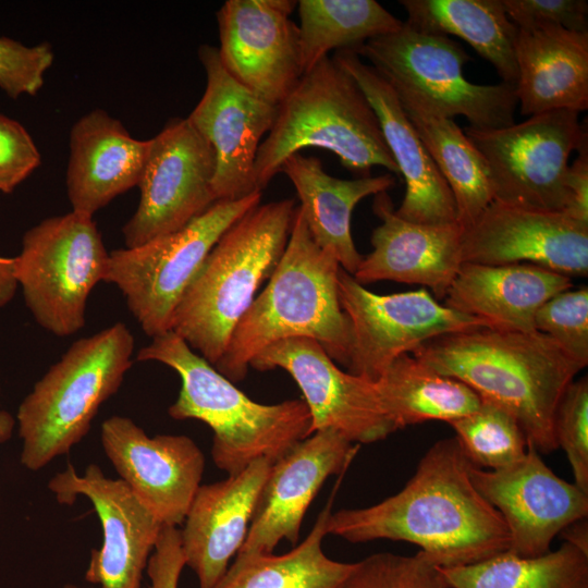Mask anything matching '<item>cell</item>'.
I'll return each mask as SVG.
<instances>
[{
    "instance_id": "obj_3",
    "label": "cell",
    "mask_w": 588,
    "mask_h": 588,
    "mask_svg": "<svg viewBox=\"0 0 588 588\" xmlns=\"http://www.w3.org/2000/svg\"><path fill=\"white\" fill-rule=\"evenodd\" d=\"M340 268L336 259L315 243L296 207L275 270L237 322L213 367L230 381L238 382L261 351L292 338L317 341L333 362L347 367L352 328L339 301Z\"/></svg>"
},
{
    "instance_id": "obj_27",
    "label": "cell",
    "mask_w": 588,
    "mask_h": 588,
    "mask_svg": "<svg viewBox=\"0 0 588 588\" xmlns=\"http://www.w3.org/2000/svg\"><path fill=\"white\" fill-rule=\"evenodd\" d=\"M572 285L569 277L531 264L463 262L443 305L489 328L531 332L539 307Z\"/></svg>"
},
{
    "instance_id": "obj_2",
    "label": "cell",
    "mask_w": 588,
    "mask_h": 588,
    "mask_svg": "<svg viewBox=\"0 0 588 588\" xmlns=\"http://www.w3.org/2000/svg\"><path fill=\"white\" fill-rule=\"evenodd\" d=\"M411 354L507 409L538 452L559 448L555 409L583 368L546 334L479 327L436 336Z\"/></svg>"
},
{
    "instance_id": "obj_11",
    "label": "cell",
    "mask_w": 588,
    "mask_h": 588,
    "mask_svg": "<svg viewBox=\"0 0 588 588\" xmlns=\"http://www.w3.org/2000/svg\"><path fill=\"white\" fill-rule=\"evenodd\" d=\"M578 114L553 110L504 127L464 130L485 161L493 200L544 211L565 210L568 158L588 140Z\"/></svg>"
},
{
    "instance_id": "obj_10",
    "label": "cell",
    "mask_w": 588,
    "mask_h": 588,
    "mask_svg": "<svg viewBox=\"0 0 588 588\" xmlns=\"http://www.w3.org/2000/svg\"><path fill=\"white\" fill-rule=\"evenodd\" d=\"M109 253L93 217L71 211L25 232L15 279L36 322L57 336L85 326L86 304L105 281Z\"/></svg>"
},
{
    "instance_id": "obj_22",
    "label": "cell",
    "mask_w": 588,
    "mask_h": 588,
    "mask_svg": "<svg viewBox=\"0 0 588 588\" xmlns=\"http://www.w3.org/2000/svg\"><path fill=\"white\" fill-rule=\"evenodd\" d=\"M332 59L356 81L367 97L400 176L404 179L405 195L395 209L396 215L415 223L457 222L454 197L408 120L393 86L352 49L338 50Z\"/></svg>"
},
{
    "instance_id": "obj_42",
    "label": "cell",
    "mask_w": 588,
    "mask_h": 588,
    "mask_svg": "<svg viewBox=\"0 0 588 588\" xmlns=\"http://www.w3.org/2000/svg\"><path fill=\"white\" fill-rule=\"evenodd\" d=\"M184 566L180 530L163 526L146 566L149 588H177Z\"/></svg>"
},
{
    "instance_id": "obj_1",
    "label": "cell",
    "mask_w": 588,
    "mask_h": 588,
    "mask_svg": "<svg viewBox=\"0 0 588 588\" xmlns=\"http://www.w3.org/2000/svg\"><path fill=\"white\" fill-rule=\"evenodd\" d=\"M473 463L457 439L440 440L394 495L363 509L330 514L328 535L350 542L390 539L414 543L440 568L465 566L510 550L500 513L477 491Z\"/></svg>"
},
{
    "instance_id": "obj_24",
    "label": "cell",
    "mask_w": 588,
    "mask_h": 588,
    "mask_svg": "<svg viewBox=\"0 0 588 588\" xmlns=\"http://www.w3.org/2000/svg\"><path fill=\"white\" fill-rule=\"evenodd\" d=\"M272 462L260 458L225 480L199 486L180 530L185 565L212 588L243 546Z\"/></svg>"
},
{
    "instance_id": "obj_34",
    "label": "cell",
    "mask_w": 588,
    "mask_h": 588,
    "mask_svg": "<svg viewBox=\"0 0 588 588\" xmlns=\"http://www.w3.org/2000/svg\"><path fill=\"white\" fill-rule=\"evenodd\" d=\"M441 571L451 588H588V554L567 541L539 556L506 551Z\"/></svg>"
},
{
    "instance_id": "obj_33",
    "label": "cell",
    "mask_w": 588,
    "mask_h": 588,
    "mask_svg": "<svg viewBox=\"0 0 588 588\" xmlns=\"http://www.w3.org/2000/svg\"><path fill=\"white\" fill-rule=\"evenodd\" d=\"M297 9L304 73L331 50L354 49L403 25L375 0H301Z\"/></svg>"
},
{
    "instance_id": "obj_13",
    "label": "cell",
    "mask_w": 588,
    "mask_h": 588,
    "mask_svg": "<svg viewBox=\"0 0 588 588\" xmlns=\"http://www.w3.org/2000/svg\"><path fill=\"white\" fill-rule=\"evenodd\" d=\"M211 146L187 118L173 119L149 139L137 186L138 207L122 229L127 248L183 228L215 201Z\"/></svg>"
},
{
    "instance_id": "obj_46",
    "label": "cell",
    "mask_w": 588,
    "mask_h": 588,
    "mask_svg": "<svg viewBox=\"0 0 588 588\" xmlns=\"http://www.w3.org/2000/svg\"><path fill=\"white\" fill-rule=\"evenodd\" d=\"M16 426V418L0 408V444L10 440Z\"/></svg>"
},
{
    "instance_id": "obj_4",
    "label": "cell",
    "mask_w": 588,
    "mask_h": 588,
    "mask_svg": "<svg viewBox=\"0 0 588 588\" xmlns=\"http://www.w3.org/2000/svg\"><path fill=\"white\" fill-rule=\"evenodd\" d=\"M136 360L171 367L181 389L169 407L174 419H198L213 431L211 456L228 475L266 458L274 463L310 436L311 418L303 400L266 405L250 400L174 332L152 338Z\"/></svg>"
},
{
    "instance_id": "obj_19",
    "label": "cell",
    "mask_w": 588,
    "mask_h": 588,
    "mask_svg": "<svg viewBox=\"0 0 588 588\" xmlns=\"http://www.w3.org/2000/svg\"><path fill=\"white\" fill-rule=\"evenodd\" d=\"M462 261L531 264L567 277L588 274V223L564 212L491 201L462 228Z\"/></svg>"
},
{
    "instance_id": "obj_39",
    "label": "cell",
    "mask_w": 588,
    "mask_h": 588,
    "mask_svg": "<svg viewBox=\"0 0 588 588\" xmlns=\"http://www.w3.org/2000/svg\"><path fill=\"white\" fill-rule=\"evenodd\" d=\"M53 58L48 42L26 46L12 38L0 37V88L13 99L36 95Z\"/></svg>"
},
{
    "instance_id": "obj_6",
    "label": "cell",
    "mask_w": 588,
    "mask_h": 588,
    "mask_svg": "<svg viewBox=\"0 0 588 588\" xmlns=\"http://www.w3.org/2000/svg\"><path fill=\"white\" fill-rule=\"evenodd\" d=\"M307 147L333 152L360 177L369 176L375 166L400 176L367 97L329 56L306 71L278 105L274 123L255 160V188L262 192L284 160Z\"/></svg>"
},
{
    "instance_id": "obj_43",
    "label": "cell",
    "mask_w": 588,
    "mask_h": 588,
    "mask_svg": "<svg viewBox=\"0 0 588 588\" xmlns=\"http://www.w3.org/2000/svg\"><path fill=\"white\" fill-rule=\"evenodd\" d=\"M577 152L576 159L567 168L565 184L568 199L563 212L577 221L588 223V140Z\"/></svg>"
},
{
    "instance_id": "obj_35",
    "label": "cell",
    "mask_w": 588,
    "mask_h": 588,
    "mask_svg": "<svg viewBox=\"0 0 588 588\" xmlns=\"http://www.w3.org/2000/svg\"><path fill=\"white\" fill-rule=\"evenodd\" d=\"M461 448L476 466L502 469L519 462L528 442L517 419L501 405L481 399L473 414L450 424Z\"/></svg>"
},
{
    "instance_id": "obj_15",
    "label": "cell",
    "mask_w": 588,
    "mask_h": 588,
    "mask_svg": "<svg viewBox=\"0 0 588 588\" xmlns=\"http://www.w3.org/2000/svg\"><path fill=\"white\" fill-rule=\"evenodd\" d=\"M198 58L206 88L187 119L213 150L216 199H240L259 192L253 181L255 160L278 106L237 82L223 66L218 48L203 45Z\"/></svg>"
},
{
    "instance_id": "obj_26",
    "label": "cell",
    "mask_w": 588,
    "mask_h": 588,
    "mask_svg": "<svg viewBox=\"0 0 588 588\" xmlns=\"http://www.w3.org/2000/svg\"><path fill=\"white\" fill-rule=\"evenodd\" d=\"M515 95L523 115L588 109V32L517 27Z\"/></svg>"
},
{
    "instance_id": "obj_36",
    "label": "cell",
    "mask_w": 588,
    "mask_h": 588,
    "mask_svg": "<svg viewBox=\"0 0 588 588\" xmlns=\"http://www.w3.org/2000/svg\"><path fill=\"white\" fill-rule=\"evenodd\" d=\"M341 588H451L440 567L414 555L376 553L353 564Z\"/></svg>"
},
{
    "instance_id": "obj_16",
    "label": "cell",
    "mask_w": 588,
    "mask_h": 588,
    "mask_svg": "<svg viewBox=\"0 0 588 588\" xmlns=\"http://www.w3.org/2000/svg\"><path fill=\"white\" fill-rule=\"evenodd\" d=\"M61 504L87 498L98 515L103 540L90 551L85 579L100 588H140L142 575L163 525L120 478L95 464L83 475L69 464L48 482Z\"/></svg>"
},
{
    "instance_id": "obj_30",
    "label": "cell",
    "mask_w": 588,
    "mask_h": 588,
    "mask_svg": "<svg viewBox=\"0 0 588 588\" xmlns=\"http://www.w3.org/2000/svg\"><path fill=\"white\" fill-rule=\"evenodd\" d=\"M400 4L407 13V26L462 38L492 64L503 83L515 86L517 26L502 0H401Z\"/></svg>"
},
{
    "instance_id": "obj_18",
    "label": "cell",
    "mask_w": 588,
    "mask_h": 588,
    "mask_svg": "<svg viewBox=\"0 0 588 588\" xmlns=\"http://www.w3.org/2000/svg\"><path fill=\"white\" fill-rule=\"evenodd\" d=\"M293 0H228L217 12L220 60L243 86L279 105L304 74Z\"/></svg>"
},
{
    "instance_id": "obj_44",
    "label": "cell",
    "mask_w": 588,
    "mask_h": 588,
    "mask_svg": "<svg viewBox=\"0 0 588 588\" xmlns=\"http://www.w3.org/2000/svg\"><path fill=\"white\" fill-rule=\"evenodd\" d=\"M17 286L14 257H0V308L12 301Z\"/></svg>"
},
{
    "instance_id": "obj_45",
    "label": "cell",
    "mask_w": 588,
    "mask_h": 588,
    "mask_svg": "<svg viewBox=\"0 0 588 588\" xmlns=\"http://www.w3.org/2000/svg\"><path fill=\"white\" fill-rule=\"evenodd\" d=\"M566 541L588 554V531L586 518L579 519L562 530Z\"/></svg>"
},
{
    "instance_id": "obj_17",
    "label": "cell",
    "mask_w": 588,
    "mask_h": 588,
    "mask_svg": "<svg viewBox=\"0 0 588 588\" xmlns=\"http://www.w3.org/2000/svg\"><path fill=\"white\" fill-rule=\"evenodd\" d=\"M469 477L504 519L509 552L517 556L549 552L558 534L588 514V493L556 476L531 445L519 462L502 469L483 470L473 464Z\"/></svg>"
},
{
    "instance_id": "obj_8",
    "label": "cell",
    "mask_w": 588,
    "mask_h": 588,
    "mask_svg": "<svg viewBox=\"0 0 588 588\" xmlns=\"http://www.w3.org/2000/svg\"><path fill=\"white\" fill-rule=\"evenodd\" d=\"M352 50L392 86L416 94L448 118L463 115L470 127L479 130L515 123V86L467 81L464 66L470 57L449 36L418 32L403 22L400 29Z\"/></svg>"
},
{
    "instance_id": "obj_25",
    "label": "cell",
    "mask_w": 588,
    "mask_h": 588,
    "mask_svg": "<svg viewBox=\"0 0 588 588\" xmlns=\"http://www.w3.org/2000/svg\"><path fill=\"white\" fill-rule=\"evenodd\" d=\"M149 139L131 136L102 109L79 118L70 133L66 192L72 211L93 217L117 196L137 186Z\"/></svg>"
},
{
    "instance_id": "obj_38",
    "label": "cell",
    "mask_w": 588,
    "mask_h": 588,
    "mask_svg": "<svg viewBox=\"0 0 588 588\" xmlns=\"http://www.w3.org/2000/svg\"><path fill=\"white\" fill-rule=\"evenodd\" d=\"M554 436L571 464L574 483L588 493V380H573L554 414Z\"/></svg>"
},
{
    "instance_id": "obj_23",
    "label": "cell",
    "mask_w": 588,
    "mask_h": 588,
    "mask_svg": "<svg viewBox=\"0 0 588 588\" xmlns=\"http://www.w3.org/2000/svg\"><path fill=\"white\" fill-rule=\"evenodd\" d=\"M372 210L381 224L372 231V250L363 256L354 279L363 285L382 280L420 284L444 299L463 264L462 226L404 220L388 192L375 195Z\"/></svg>"
},
{
    "instance_id": "obj_47",
    "label": "cell",
    "mask_w": 588,
    "mask_h": 588,
    "mask_svg": "<svg viewBox=\"0 0 588 588\" xmlns=\"http://www.w3.org/2000/svg\"><path fill=\"white\" fill-rule=\"evenodd\" d=\"M62 588H81V587L75 586L73 584H65Z\"/></svg>"
},
{
    "instance_id": "obj_37",
    "label": "cell",
    "mask_w": 588,
    "mask_h": 588,
    "mask_svg": "<svg viewBox=\"0 0 588 588\" xmlns=\"http://www.w3.org/2000/svg\"><path fill=\"white\" fill-rule=\"evenodd\" d=\"M535 330L552 339L583 369L588 364V287L565 290L544 302Z\"/></svg>"
},
{
    "instance_id": "obj_32",
    "label": "cell",
    "mask_w": 588,
    "mask_h": 588,
    "mask_svg": "<svg viewBox=\"0 0 588 588\" xmlns=\"http://www.w3.org/2000/svg\"><path fill=\"white\" fill-rule=\"evenodd\" d=\"M331 502L298 546L281 555L236 554L212 588H341L354 563L334 561L322 550Z\"/></svg>"
},
{
    "instance_id": "obj_31",
    "label": "cell",
    "mask_w": 588,
    "mask_h": 588,
    "mask_svg": "<svg viewBox=\"0 0 588 588\" xmlns=\"http://www.w3.org/2000/svg\"><path fill=\"white\" fill-rule=\"evenodd\" d=\"M376 385L397 429L428 420L451 424L481 404L479 394L467 384L438 373L409 353L395 358Z\"/></svg>"
},
{
    "instance_id": "obj_9",
    "label": "cell",
    "mask_w": 588,
    "mask_h": 588,
    "mask_svg": "<svg viewBox=\"0 0 588 588\" xmlns=\"http://www.w3.org/2000/svg\"><path fill=\"white\" fill-rule=\"evenodd\" d=\"M260 200L261 192L217 200L175 232L109 253L105 282L119 287L148 336L170 331L173 313L209 252Z\"/></svg>"
},
{
    "instance_id": "obj_20",
    "label": "cell",
    "mask_w": 588,
    "mask_h": 588,
    "mask_svg": "<svg viewBox=\"0 0 588 588\" xmlns=\"http://www.w3.org/2000/svg\"><path fill=\"white\" fill-rule=\"evenodd\" d=\"M107 457L163 526L182 524L200 486L205 457L184 434L152 438L131 418L111 416L100 429Z\"/></svg>"
},
{
    "instance_id": "obj_7",
    "label": "cell",
    "mask_w": 588,
    "mask_h": 588,
    "mask_svg": "<svg viewBox=\"0 0 588 588\" xmlns=\"http://www.w3.org/2000/svg\"><path fill=\"white\" fill-rule=\"evenodd\" d=\"M134 344L128 328L117 322L75 341L35 383L15 417L25 468L40 470L88 433L132 366Z\"/></svg>"
},
{
    "instance_id": "obj_12",
    "label": "cell",
    "mask_w": 588,
    "mask_h": 588,
    "mask_svg": "<svg viewBox=\"0 0 588 588\" xmlns=\"http://www.w3.org/2000/svg\"><path fill=\"white\" fill-rule=\"evenodd\" d=\"M340 305L352 328L348 372L376 382L402 354L436 336L489 326L451 309L425 290L379 295L340 268Z\"/></svg>"
},
{
    "instance_id": "obj_14",
    "label": "cell",
    "mask_w": 588,
    "mask_h": 588,
    "mask_svg": "<svg viewBox=\"0 0 588 588\" xmlns=\"http://www.w3.org/2000/svg\"><path fill=\"white\" fill-rule=\"evenodd\" d=\"M259 371L281 368L299 387L310 433L333 430L352 443H372L399 430L387 413L376 382L341 370L323 347L308 338L271 344L249 364Z\"/></svg>"
},
{
    "instance_id": "obj_40",
    "label": "cell",
    "mask_w": 588,
    "mask_h": 588,
    "mask_svg": "<svg viewBox=\"0 0 588 588\" xmlns=\"http://www.w3.org/2000/svg\"><path fill=\"white\" fill-rule=\"evenodd\" d=\"M40 160V152L26 128L0 113V192H13Z\"/></svg>"
},
{
    "instance_id": "obj_5",
    "label": "cell",
    "mask_w": 588,
    "mask_h": 588,
    "mask_svg": "<svg viewBox=\"0 0 588 588\" xmlns=\"http://www.w3.org/2000/svg\"><path fill=\"white\" fill-rule=\"evenodd\" d=\"M295 201L258 205L233 223L207 255L180 299L170 330L215 366L275 270L289 241Z\"/></svg>"
},
{
    "instance_id": "obj_21",
    "label": "cell",
    "mask_w": 588,
    "mask_h": 588,
    "mask_svg": "<svg viewBox=\"0 0 588 588\" xmlns=\"http://www.w3.org/2000/svg\"><path fill=\"white\" fill-rule=\"evenodd\" d=\"M358 446L333 430H319L274 462L237 554L272 553L281 540L296 546L311 501L327 478L347 467Z\"/></svg>"
},
{
    "instance_id": "obj_29",
    "label": "cell",
    "mask_w": 588,
    "mask_h": 588,
    "mask_svg": "<svg viewBox=\"0 0 588 588\" xmlns=\"http://www.w3.org/2000/svg\"><path fill=\"white\" fill-rule=\"evenodd\" d=\"M390 83V82H389ZM399 100L456 205L457 222L471 224L493 201L487 167L464 131L416 94L394 87Z\"/></svg>"
},
{
    "instance_id": "obj_28",
    "label": "cell",
    "mask_w": 588,
    "mask_h": 588,
    "mask_svg": "<svg viewBox=\"0 0 588 588\" xmlns=\"http://www.w3.org/2000/svg\"><path fill=\"white\" fill-rule=\"evenodd\" d=\"M294 185L315 243L330 253L347 273L354 274L363 256L357 252L351 233V217L364 198L388 192L395 185L391 173L343 180L328 174L317 157L296 152L281 166Z\"/></svg>"
},
{
    "instance_id": "obj_41",
    "label": "cell",
    "mask_w": 588,
    "mask_h": 588,
    "mask_svg": "<svg viewBox=\"0 0 588 588\" xmlns=\"http://www.w3.org/2000/svg\"><path fill=\"white\" fill-rule=\"evenodd\" d=\"M504 11L517 27L558 25L588 32L586 0H502Z\"/></svg>"
}]
</instances>
